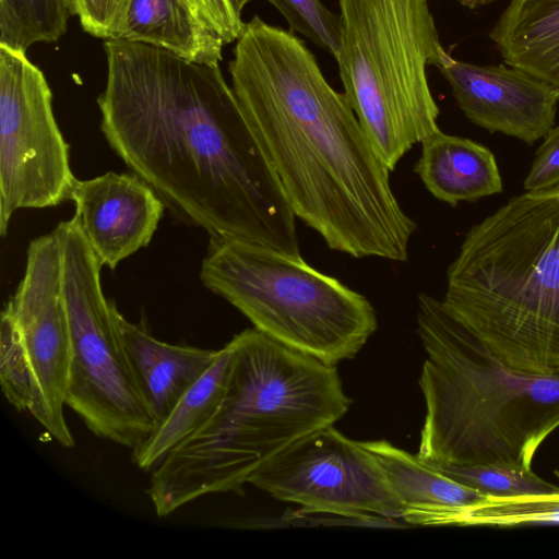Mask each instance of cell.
<instances>
[{
	"mask_svg": "<svg viewBox=\"0 0 559 559\" xmlns=\"http://www.w3.org/2000/svg\"><path fill=\"white\" fill-rule=\"evenodd\" d=\"M104 51L100 130L127 167L211 238L301 258L296 215L219 64L121 39Z\"/></svg>",
	"mask_w": 559,
	"mask_h": 559,
	"instance_id": "cell-1",
	"label": "cell"
},
{
	"mask_svg": "<svg viewBox=\"0 0 559 559\" xmlns=\"http://www.w3.org/2000/svg\"><path fill=\"white\" fill-rule=\"evenodd\" d=\"M228 71L296 217L332 250L406 261L416 223L344 93L330 85L305 41L253 15Z\"/></svg>",
	"mask_w": 559,
	"mask_h": 559,
	"instance_id": "cell-2",
	"label": "cell"
},
{
	"mask_svg": "<svg viewBox=\"0 0 559 559\" xmlns=\"http://www.w3.org/2000/svg\"><path fill=\"white\" fill-rule=\"evenodd\" d=\"M224 396L211 418L151 473L146 490L164 518L205 495H243L252 474L295 441L349 409L336 366L255 328L235 335Z\"/></svg>",
	"mask_w": 559,
	"mask_h": 559,
	"instance_id": "cell-3",
	"label": "cell"
},
{
	"mask_svg": "<svg viewBox=\"0 0 559 559\" xmlns=\"http://www.w3.org/2000/svg\"><path fill=\"white\" fill-rule=\"evenodd\" d=\"M416 318L426 352L417 456L435 465L532 469L536 451L559 428V374L499 362L442 300L426 293L418 295Z\"/></svg>",
	"mask_w": 559,
	"mask_h": 559,
	"instance_id": "cell-4",
	"label": "cell"
},
{
	"mask_svg": "<svg viewBox=\"0 0 559 559\" xmlns=\"http://www.w3.org/2000/svg\"><path fill=\"white\" fill-rule=\"evenodd\" d=\"M442 301L499 362L559 374V187L525 191L473 225Z\"/></svg>",
	"mask_w": 559,
	"mask_h": 559,
	"instance_id": "cell-5",
	"label": "cell"
},
{
	"mask_svg": "<svg viewBox=\"0 0 559 559\" xmlns=\"http://www.w3.org/2000/svg\"><path fill=\"white\" fill-rule=\"evenodd\" d=\"M342 22L335 59L362 130L390 171L438 132L439 107L427 67L452 57L441 45L428 0H337Z\"/></svg>",
	"mask_w": 559,
	"mask_h": 559,
	"instance_id": "cell-6",
	"label": "cell"
},
{
	"mask_svg": "<svg viewBox=\"0 0 559 559\" xmlns=\"http://www.w3.org/2000/svg\"><path fill=\"white\" fill-rule=\"evenodd\" d=\"M200 278L257 330L329 365L353 359L378 326L364 295L262 245L211 238Z\"/></svg>",
	"mask_w": 559,
	"mask_h": 559,
	"instance_id": "cell-7",
	"label": "cell"
},
{
	"mask_svg": "<svg viewBox=\"0 0 559 559\" xmlns=\"http://www.w3.org/2000/svg\"><path fill=\"white\" fill-rule=\"evenodd\" d=\"M62 255L63 296L71 335L66 406L97 437L134 449L156 428L135 382L100 283L102 264L78 221L53 229Z\"/></svg>",
	"mask_w": 559,
	"mask_h": 559,
	"instance_id": "cell-8",
	"label": "cell"
},
{
	"mask_svg": "<svg viewBox=\"0 0 559 559\" xmlns=\"http://www.w3.org/2000/svg\"><path fill=\"white\" fill-rule=\"evenodd\" d=\"M52 92L25 52L0 47V234L13 214L70 200L76 181Z\"/></svg>",
	"mask_w": 559,
	"mask_h": 559,
	"instance_id": "cell-9",
	"label": "cell"
},
{
	"mask_svg": "<svg viewBox=\"0 0 559 559\" xmlns=\"http://www.w3.org/2000/svg\"><path fill=\"white\" fill-rule=\"evenodd\" d=\"M249 483L275 499L299 504L304 514L360 523H388L402 514L377 459L334 425L288 445L257 469Z\"/></svg>",
	"mask_w": 559,
	"mask_h": 559,
	"instance_id": "cell-10",
	"label": "cell"
},
{
	"mask_svg": "<svg viewBox=\"0 0 559 559\" xmlns=\"http://www.w3.org/2000/svg\"><path fill=\"white\" fill-rule=\"evenodd\" d=\"M5 308L19 328L38 390L32 416L62 447L74 439L64 418L71 335L63 296L62 255L52 230L33 239L22 281Z\"/></svg>",
	"mask_w": 559,
	"mask_h": 559,
	"instance_id": "cell-11",
	"label": "cell"
},
{
	"mask_svg": "<svg viewBox=\"0 0 559 559\" xmlns=\"http://www.w3.org/2000/svg\"><path fill=\"white\" fill-rule=\"evenodd\" d=\"M439 70L460 109L480 128L531 145L555 126L559 95L520 69L452 58Z\"/></svg>",
	"mask_w": 559,
	"mask_h": 559,
	"instance_id": "cell-12",
	"label": "cell"
},
{
	"mask_svg": "<svg viewBox=\"0 0 559 559\" xmlns=\"http://www.w3.org/2000/svg\"><path fill=\"white\" fill-rule=\"evenodd\" d=\"M74 218L102 266L117 265L151 242L166 207L135 174L108 171L76 179Z\"/></svg>",
	"mask_w": 559,
	"mask_h": 559,
	"instance_id": "cell-13",
	"label": "cell"
},
{
	"mask_svg": "<svg viewBox=\"0 0 559 559\" xmlns=\"http://www.w3.org/2000/svg\"><path fill=\"white\" fill-rule=\"evenodd\" d=\"M112 312L135 382L157 426L214 364L218 349L162 342L142 324L128 321L115 302Z\"/></svg>",
	"mask_w": 559,
	"mask_h": 559,
	"instance_id": "cell-14",
	"label": "cell"
},
{
	"mask_svg": "<svg viewBox=\"0 0 559 559\" xmlns=\"http://www.w3.org/2000/svg\"><path fill=\"white\" fill-rule=\"evenodd\" d=\"M401 504V520L421 526H456L464 510L486 496L460 484L385 440L365 441Z\"/></svg>",
	"mask_w": 559,
	"mask_h": 559,
	"instance_id": "cell-15",
	"label": "cell"
},
{
	"mask_svg": "<svg viewBox=\"0 0 559 559\" xmlns=\"http://www.w3.org/2000/svg\"><path fill=\"white\" fill-rule=\"evenodd\" d=\"M415 173L436 199L452 206L502 192L501 176L491 151L441 130L421 142Z\"/></svg>",
	"mask_w": 559,
	"mask_h": 559,
	"instance_id": "cell-16",
	"label": "cell"
},
{
	"mask_svg": "<svg viewBox=\"0 0 559 559\" xmlns=\"http://www.w3.org/2000/svg\"><path fill=\"white\" fill-rule=\"evenodd\" d=\"M506 64L559 95V0H510L489 32Z\"/></svg>",
	"mask_w": 559,
	"mask_h": 559,
	"instance_id": "cell-17",
	"label": "cell"
},
{
	"mask_svg": "<svg viewBox=\"0 0 559 559\" xmlns=\"http://www.w3.org/2000/svg\"><path fill=\"white\" fill-rule=\"evenodd\" d=\"M116 39L146 44L210 66L223 60L225 45L180 0H129Z\"/></svg>",
	"mask_w": 559,
	"mask_h": 559,
	"instance_id": "cell-18",
	"label": "cell"
},
{
	"mask_svg": "<svg viewBox=\"0 0 559 559\" xmlns=\"http://www.w3.org/2000/svg\"><path fill=\"white\" fill-rule=\"evenodd\" d=\"M233 357L234 348L229 341L218 349L214 364L183 394L168 416L132 449V462L139 468L152 472L211 418L224 396Z\"/></svg>",
	"mask_w": 559,
	"mask_h": 559,
	"instance_id": "cell-19",
	"label": "cell"
},
{
	"mask_svg": "<svg viewBox=\"0 0 559 559\" xmlns=\"http://www.w3.org/2000/svg\"><path fill=\"white\" fill-rule=\"evenodd\" d=\"M73 15V0H0V47L26 53L34 44L57 41Z\"/></svg>",
	"mask_w": 559,
	"mask_h": 559,
	"instance_id": "cell-20",
	"label": "cell"
},
{
	"mask_svg": "<svg viewBox=\"0 0 559 559\" xmlns=\"http://www.w3.org/2000/svg\"><path fill=\"white\" fill-rule=\"evenodd\" d=\"M559 478V471H555ZM559 525V492L514 497L486 496L469 506L456 526L515 527Z\"/></svg>",
	"mask_w": 559,
	"mask_h": 559,
	"instance_id": "cell-21",
	"label": "cell"
},
{
	"mask_svg": "<svg viewBox=\"0 0 559 559\" xmlns=\"http://www.w3.org/2000/svg\"><path fill=\"white\" fill-rule=\"evenodd\" d=\"M431 465L453 480L485 496L514 497L559 492L558 486L540 478L533 469L500 464Z\"/></svg>",
	"mask_w": 559,
	"mask_h": 559,
	"instance_id": "cell-22",
	"label": "cell"
},
{
	"mask_svg": "<svg viewBox=\"0 0 559 559\" xmlns=\"http://www.w3.org/2000/svg\"><path fill=\"white\" fill-rule=\"evenodd\" d=\"M0 384L15 409L33 414L38 401L36 380L16 322L5 307L0 323Z\"/></svg>",
	"mask_w": 559,
	"mask_h": 559,
	"instance_id": "cell-23",
	"label": "cell"
},
{
	"mask_svg": "<svg viewBox=\"0 0 559 559\" xmlns=\"http://www.w3.org/2000/svg\"><path fill=\"white\" fill-rule=\"evenodd\" d=\"M266 1L284 16L292 32L301 34L335 57L342 35L340 14L328 9L321 0Z\"/></svg>",
	"mask_w": 559,
	"mask_h": 559,
	"instance_id": "cell-24",
	"label": "cell"
},
{
	"mask_svg": "<svg viewBox=\"0 0 559 559\" xmlns=\"http://www.w3.org/2000/svg\"><path fill=\"white\" fill-rule=\"evenodd\" d=\"M73 2L84 32L97 38H117L126 13V0H73Z\"/></svg>",
	"mask_w": 559,
	"mask_h": 559,
	"instance_id": "cell-25",
	"label": "cell"
},
{
	"mask_svg": "<svg viewBox=\"0 0 559 559\" xmlns=\"http://www.w3.org/2000/svg\"><path fill=\"white\" fill-rule=\"evenodd\" d=\"M127 4L129 0H126ZM207 28L219 35L225 44L239 37L245 23L228 0H180ZM127 9V8H126Z\"/></svg>",
	"mask_w": 559,
	"mask_h": 559,
	"instance_id": "cell-26",
	"label": "cell"
},
{
	"mask_svg": "<svg viewBox=\"0 0 559 559\" xmlns=\"http://www.w3.org/2000/svg\"><path fill=\"white\" fill-rule=\"evenodd\" d=\"M523 187L525 191L559 187V124L550 129L537 148Z\"/></svg>",
	"mask_w": 559,
	"mask_h": 559,
	"instance_id": "cell-27",
	"label": "cell"
},
{
	"mask_svg": "<svg viewBox=\"0 0 559 559\" xmlns=\"http://www.w3.org/2000/svg\"><path fill=\"white\" fill-rule=\"evenodd\" d=\"M462 5L468 8V9H476L478 7L486 5L493 0H456Z\"/></svg>",
	"mask_w": 559,
	"mask_h": 559,
	"instance_id": "cell-28",
	"label": "cell"
},
{
	"mask_svg": "<svg viewBox=\"0 0 559 559\" xmlns=\"http://www.w3.org/2000/svg\"><path fill=\"white\" fill-rule=\"evenodd\" d=\"M228 1L230 2L235 12L239 16H241V12H242L243 8L246 7V4H248L252 0H228Z\"/></svg>",
	"mask_w": 559,
	"mask_h": 559,
	"instance_id": "cell-29",
	"label": "cell"
},
{
	"mask_svg": "<svg viewBox=\"0 0 559 559\" xmlns=\"http://www.w3.org/2000/svg\"><path fill=\"white\" fill-rule=\"evenodd\" d=\"M126 8H127V1H126Z\"/></svg>",
	"mask_w": 559,
	"mask_h": 559,
	"instance_id": "cell-30",
	"label": "cell"
}]
</instances>
